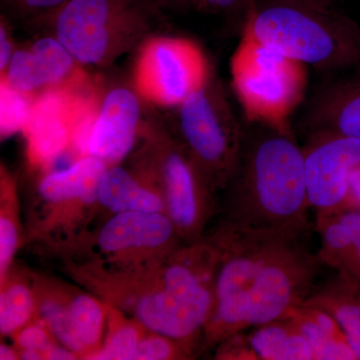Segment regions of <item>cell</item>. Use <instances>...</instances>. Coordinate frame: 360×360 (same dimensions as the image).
I'll use <instances>...</instances> for the list:
<instances>
[{
    "mask_svg": "<svg viewBox=\"0 0 360 360\" xmlns=\"http://www.w3.org/2000/svg\"><path fill=\"white\" fill-rule=\"evenodd\" d=\"M177 108L180 142L210 189L221 191L238 167L245 127L213 75Z\"/></svg>",
    "mask_w": 360,
    "mask_h": 360,
    "instance_id": "52a82bcc",
    "label": "cell"
},
{
    "mask_svg": "<svg viewBox=\"0 0 360 360\" xmlns=\"http://www.w3.org/2000/svg\"><path fill=\"white\" fill-rule=\"evenodd\" d=\"M219 251L208 240L168 253L149 288H136L127 303L146 330L193 347L214 305Z\"/></svg>",
    "mask_w": 360,
    "mask_h": 360,
    "instance_id": "3957f363",
    "label": "cell"
},
{
    "mask_svg": "<svg viewBox=\"0 0 360 360\" xmlns=\"http://www.w3.org/2000/svg\"><path fill=\"white\" fill-rule=\"evenodd\" d=\"M250 125L238 167L224 188V224L305 238L310 206L302 148L291 130Z\"/></svg>",
    "mask_w": 360,
    "mask_h": 360,
    "instance_id": "7a4b0ae2",
    "label": "cell"
},
{
    "mask_svg": "<svg viewBox=\"0 0 360 360\" xmlns=\"http://www.w3.org/2000/svg\"><path fill=\"white\" fill-rule=\"evenodd\" d=\"M193 347L158 333L144 335L132 360L187 359Z\"/></svg>",
    "mask_w": 360,
    "mask_h": 360,
    "instance_id": "4316f807",
    "label": "cell"
},
{
    "mask_svg": "<svg viewBox=\"0 0 360 360\" xmlns=\"http://www.w3.org/2000/svg\"><path fill=\"white\" fill-rule=\"evenodd\" d=\"M359 25H360V23H359Z\"/></svg>",
    "mask_w": 360,
    "mask_h": 360,
    "instance_id": "d590c367",
    "label": "cell"
},
{
    "mask_svg": "<svg viewBox=\"0 0 360 360\" xmlns=\"http://www.w3.org/2000/svg\"><path fill=\"white\" fill-rule=\"evenodd\" d=\"M15 338L16 347L18 348V352L21 350L32 349L39 350L44 355L47 350L56 345V340L52 335L51 330L47 328L41 319L35 321H32L21 328L16 335Z\"/></svg>",
    "mask_w": 360,
    "mask_h": 360,
    "instance_id": "f1b7e54d",
    "label": "cell"
},
{
    "mask_svg": "<svg viewBox=\"0 0 360 360\" xmlns=\"http://www.w3.org/2000/svg\"><path fill=\"white\" fill-rule=\"evenodd\" d=\"M13 89L35 98L42 92L52 89L51 80L44 61L32 49L14 51L11 63L0 75Z\"/></svg>",
    "mask_w": 360,
    "mask_h": 360,
    "instance_id": "cb8c5ba5",
    "label": "cell"
},
{
    "mask_svg": "<svg viewBox=\"0 0 360 360\" xmlns=\"http://www.w3.org/2000/svg\"><path fill=\"white\" fill-rule=\"evenodd\" d=\"M167 1L193 7L200 13L238 15L245 21L257 0H167Z\"/></svg>",
    "mask_w": 360,
    "mask_h": 360,
    "instance_id": "83f0119b",
    "label": "cell"
},
{
    "mask_svg": "<svg viewBox=\"0 0 360 360\" xmlns=\"http://www.w3.org/2000/svg\"><path fill=\"white\" fill-rule=\"evenodd\" d=\"M70 0H2L7 11L20 18L44 20Z\"/></svg>",
    "mask_w": 360,
    "mask_h": 360,
    "instance_id": "f546056e",
    "label": "cell"
},
{
    "mask_svg": "<svg viewBox=\"0 0 360 360\" xmlns=\"http://www.w3.org/2000/svg\"><path fill=\"white\" fill-rule=\"evenodd\" d=\"M97 201L115 213L163 212L165 198L142 186L124 168L108 167L99 184Z\"/></svg>",
    "mask_w": 360,
    "mask_h": 360,
    "instance_id": "d6986e66",
    "label": "cell"
},
{
    "mask_svg": "<svg viewBox=\"0 0 360 360\" xmlns=\"http://www.w3.org/2000/svg\"><path fill=\"white\" fill-rule=\"evenodd\" d=\"M20 243L18 200L13 180L1 172V210H0V283L8 277L9 269Z\"/></svg>",
    "mask_w": 360,
    "mask_h": 360,
    "instance_id": "d4e9b609",
    "label": "cell"
},
{
    "mask_svg": "<svg viewBox=\"0 0 360 360\" xmlns=\"http://www.w3.org/2000/svg\"><path fill=\"white\" fill-rule=\"evenodd\" d=\"M146 330L134 317L127 319L120 309L108 305V333L91 359L132 360Z\"/></svg>",
    "mask_w": 360,
    "mask_h": 360,
    "instance_id": "603a6c76",
    "label": "cell"
},
{
    "mask_svg": "<svg viewBox=\"0 0 360 360\" xmlns=\"http://www.w3.org/2000/svg\"><path fill=\"white\" fill-rule=\"evenodd\" d=\"M212 73L205 51L193 40L153 37L139 47L132 79L142 98L162 108H179Z\"/></svg>",
    "mask_w": 360,
    "mask_h": 360,
    "instance_id": "ba28073f",
    "label": "cell"
},
{
    "mask_svg": "<svg viewBox=\"0 0 360 360\" xmlns=\"http://www.w3.org/2000/svg\"><path fill=\"white\" fill-rule=\"evenodd\" d=\"M0 359L1 360H15L20 359V354L18 350L13 349L8 345L2 343L0 345Z\"/></svg>",
    "mask_w": 360,
    "mask_h": 360,
    "instance_id": "836d02e7",
    "label": "cell"
},
{
    "mask_svg": "<svg viewBox=\"0 0 360 360\" xmlns=\"http://www.w3.org/2000/svg\"><path fill=\"white\" fill-rule=\"evenodd\" d=\"M303 303L333 316L360 360V283L338 274L321 285L314 286Z\"/></svg>",
    "mask_w": 360,
    "mask_h": 360,
    "instance_id": "e0dca14e",
    "label": "cell"
},
{
    "mask_svg": "<svg viewBox=\"0 0 360 360\" xmlns=\"http://www.w3.org/2000/svg\"><path fill=\"white\" fill-rule=\"evenodd\" d=\"M158 172L168 217L181 238L198 240L212 214L213 191L181 142L163 139Z\"/></svg>",
    "mask_w": 360,
    "mask_h": 360,
    "instance_id": "8fae6325",
    "label": "cell"
},
{
    "mask_svg": "<svg viewBox=\"0 0 360 360\" xmlns=\"http://www.w3.org/2000/svg\"><path fill=\"white\" fill-rule=\"evenodd\" d=\"M246 336L257 359L315 360L309 340L288 317L255 326Z\"/></svg>",
    "mask_w": 360,
    "mask_h": 360,
    "instance_id": "ffe728a7",
    "label": "cell"
},
{
    "mask_svg": "<svg viewBox=\"0 0 360 360\" xmlns=\"http://www.w3.org/2000/svg\"><path fill=\"white\" fill-rule=\"evenodd\" d=\"M243 32L319 70L345 72L360 65V25L335 7L257 0Z\"/></svg>",
    "mask_w": 360,
    "mask_h": 360,
    "instance_id": "277c9868",
    "label": "cell"
},
{
    "mask_svg": "<svg viewBox=\"0 0 360 360\" xmlns=\"http://www.w3.org/2000/svg\"><path fill=\"white\" fill-rule=\"evenodd\" d=\"M33 99L0 79V132L2 139L23 132L32 115Z\"/></svg>",
    "mask_w": 360,
    "mask_h": 360,
    "instance_id": "484cf974",
    "label": "cell"
},
{
    "mask_svg": "<svg viewBox=\"0 0 360 360\" xmlns=\"http://www.w3.org/2000/svg\"><path fill=\"white\" fill-rule=\"evenodd\" d=\"M319 262L360 283V208L316 217Z\"/></svg>",
    "mask_w": 360,
    "mask_h": 360,
    "instance_id": "9a60e30c",
    "label": "cell"
},
{
    "mask_svg": "<svg viewBox=\"0 0 360 360\" xmlns=\"http://www.w3.org/2000/svg\"><path fill=\"white\" fill-rule=\"evenodd\" d=\"M303 125L309 134H338L360 141V65L316 90Z\"/></svg>",
    "mask_w": 360,
    "mask_h": 360,
    "instance_id": "5bb4252c",
    "label": "cell"
},
{
    "mask_svg": "<svg viewBox=\"0 0 360 360\" xmlns=\"http://www.w3.org/2000/svg\"><path fill=\"white\" fill-rule=\"evenodd\" d=\"M302 1L309 2V4H315V6L333 7L338 0H302Z\"/></svg>",
    "mask_w": 360,
    "mask_h": 360,
    "instance_id": "e575fe53",
    "label": "cell"
},
{
    "mask_svg": "<svg viewBox=\"0 0 360 360\" xmlns=\"http://www.w3.org/2000/svg\"><path fill=\"white\" fill-rule=\"evenodd\" d=\"M347 208H360V165L350 175Z\"/></svg>",
    "mask_w": 360,
    "mask_h": 360,
    "instance_id": "d6a6232c",
    "label": "cell"
},
{
    "mask_svg": "<svg viewBox=\"0 0 360 360\" xmlns=\"http://www.w3.org/2000/svg\"><path fill=\"white\" fill-rule=\"evenodd\" d=\"M220 348L217 359H243L257 360V354L248 342V336L243 333L229 336V338L219 343Z\"/></svg>",
    "mask_w": 360,
    "mask_h": 360,
    "instance_id": "4dcf8cb0",
    "label": "cell"
},
{
    "mask_svg": "<svg viewBox=\"0 0 360 360\" xmlns=\"http://www.w3.org/2000/svg\"><path fill=\"white\" fill-rule=\"evenodd\" d=\"M302 153L307 200L316 217L345 210L350 175L360 165L359 139L309 134Z\"/></svg>",
    "mask_w": 360,
    "mask_h": 360,
    "instance_id": "30bf717a",
    "label": "cell"
},
{
    "mask_svg": "<svg viewBox=\"0 0 360 360\" xmlns=\"http://www.w3.org/2000/svg\"><path fill=\"white\" fill-rule=\"evenodd\" d=\"M14 51L13 39L9 34L6 20L2 18L0 25V75L6 72Z\"/></svg>",
    "mask_w": 360,
    "mask_h": 360,
    "instance_id": "1f68e13d",
    "label": "cell"
},
{
    "mask_svg": "<svg viewBox=\"0 0 360 360\" xmlns=\"http://www.w3.org/2000/svg\"><path fill=\"white\" fill-rule=\"evenodd\" d=\"M37 312V295L21 279H9L1 284L0 293V333L14 335L34 321Z\"/></svg>",
    "mask_w": 360,
    "mask_h": 360,
    "instance_id": "7402d4cb",
    "label": "cell"
},
{
    "mask_svg": "<svg viewBox=\"0 0 360 360\" xmlns=\"http://www.w3.org/2000/svg\"><path fill=\"white\" fill-rule=\"evenodd\" d=\"M84 85L58 87L33 99L32 115L23 130L28 160L33 167H51L71 149L78 122L101 101L94 92H84Z\"/></svg>",
    "mask_w": 360,
    "mask_h": 360,
    "instance_id": "9c48e42d",
    "label": "cell"
},
{
    "mask_svg": "<svg viewBox=\"0 0 360 360\" xmlns=\"http://www.w3.org/2000/svg\"><path fill=\"white\" fill-rule=\"evenodd\" d=\"M139 94L124 87L101 99L89 142V155L108 167L120 163L134 148L141 123Z\"/></svg>",
    "mask_w": 360,
    "mask_h": 360,
    "instance_id": "7c38bea8",
    "label": "cell"
},
{
    "mask_svg": "<svg viewBox=\"0 0 360 360\" xmlns=\"http://www.w3.org/2000/svg\"><path fill=\"white\" fill-rule=\"evenodd\" d=\"M71 316L79 356L91 359L103 343L104 326L108 321V305L86 293L71 295Z\"/></svg>",
    "mask_w": 360,
    "mask_h": 360,
    "instance_id": "44dd1931",
    "label": "cell"
},
{
    "mask_svg": "<svg viewBox=\"0 0 360 360\" xmlns=\"http://www.w3.org/2000/svg\"><path fill=\"white\" fill-rule=\"evenodd\" d=\"M283 317L290 319L302 330L315 360H359L342 328L326 310L302 303Z\"/></svg>",
    "mask_w": 360,
    "mask_h": 360,
    "instance_id": "ac0fdd59",
    "label": "cell"
},
{
    "mask_svg": "<svg viewBox=\"0 0 360 360\" xmlns=\"http://www.w3.org/2000/svg\"><path fill=\"white\" fill-rule=\"evenodd\" d=\"M304 238L221 225L210 239L219 265L203 331L208 347L281 319L307 300L322 264Z\"/></svg>",
    "mask_w": 360,
    "mask_h": 360,
    "instance_id": "6da1fadb",
    "label": "cell"
},
{
    "mask_svg": "<svg viewBox=\"0 0 360 360\" xmlns=\"http://www.w3.org/2000/svg\"><path fill=\"white\" fill-rule=\"evenodd\" d=\"M150 13L148 0H70L44 20L80 65H104L141 41Z\"/></svg>",
    "mask_w": 360,
    "mask_h": 360,
    "instance_id": "8992f818",
    "label": "cell"
},
{
    "mask_svg": "<svg viewBox=\"0 0 360 360\" xmlns=\"http://www.w3.org/2000/svg\"><path fill=\"white\" fill-rule=\"evenodd\" d=\"M175 236H180L167 212H122L103 225L97 243L108 255L124 257L174 250Z\"/></svg>",
    "mask_w": 360,
    "mask_h": 360,
    "instance_id": "4fadbf2b",
    "label": "cell"
},
{
    "mask_svg": "<svg viewBox=\"0 0 360 360\" xmlns=\"http://www.w3.org/2000/svg\"><path fill=\"white\" fill-rule=\"evenodd\" d=\"M108 167L105 162L94 156L77 158L66 169L45 174L39 182V195L45 202L58 207L94 205Z\"/></svg>",
    "mask_w": 360,
    "mask_h": 360,
    "instance_id": "2e32d148",
    "label": "cell"
},
{
    "mask_svg": "<svg viewBox=\"0 0 360 360\" xmlns=\"http://www.w3.org/2000/svg\"><path fill=\"white\" fill-rule=\"evenodd\" d=\"M231 73L248 123L290 130V116L307 92V65L243 32L231 56Z\"/></svg>",
    "mask_w": 360,
    "mask_h": 360,
    "instance_id": "5b68a950",
    "label": "cell"
}]
</instances>
